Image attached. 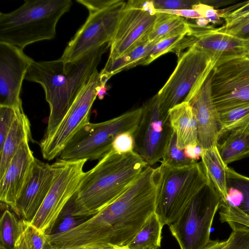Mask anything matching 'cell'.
<instances>
[{
	"label": "cell",
	"instance_id": "cell-1",
	"mask_svg": "<svg viewBox=\"0 0 249 249\" xmlns=\"http://www.w3.org/2000/svg\"><path fill=\"white\" fill-rule=\"evenodd\" d=\"M158 167L147 166L113 202L87 221L58 234L63 249H94L110 244L126 247L155 212Z\"/></svg>",
	"mask_w": 249,
	"mask_h": 249
},
{
	"label": "cell",
	"instance_id": "cell-2",
	"mask_svg": "<svg viewBox=\"0 0 249 249\" xmlns=\"http://www.w3.org/2000/svg\"><path fill=\"white\" fill-rule=\"evenodd\" d=\"M148 166L134 151H110L86 172L63 211L74 217L93 216L116 200Z\"/></svg>",
	"mask_w": 249,
	"mask_h": 249
},
{
	"label": "cell",
	"instance_id": "cell-3",
	"mask_svg": "<svg viewBox=\"0 0 249 249\" xmlns=\"http://www.w3.org/2000/svg\"><path fill=\"white\" fill-rule=\"evenodd\" d=\"M109 47L110 44H106L72 62L64 63L59 59L33 61L25 79L43 87L50 107L43 139L49 138L60 124L82 87L97 71L102 55Z\"/></svg>",
	"mask_w": 249,
	"mask_h": 249
},
{
	"label": "cell",
	"instance_id": "cell-4",
	"mask_svg": "<svg viewBox=\"0 0 249 249\" xmlns=\"http://www.w3.org/2000/svg\"><path fill=\"white\" fill-rule=\"evenodd\" d=\"M71 0H27L8 13H0V42L23 50L41 40L53 39L60 18L70 9Z\"/></svg>",
	"mask_w": 249,
	"mask_h": 249
},
{
	"label": "cell",
	"instance_id": "cell-5",
	"mask_svg": "<svg viewBox=\"0 0 249 249\" xmlns=\"http://www.w3.org/2000/svg\"><path fill=\"white\" fill-rule=\"evenodd\" d=\"M158 167L160 175L155 213L163 226H169L178 219L209 179L201 162L180 168L161 163Z\"/></svg>",
	"mask_w": 249,
	"mask_h": 249
},
{
	"label": "cell",
	"instance_id": "cell-6",
	"mask_svg": "<svg viewBox=\"0 0 249 249\" xmlns=\"http://www.w3.org/2000/svg\"><path fill=\"white\" fill-rule=\"evenodd\" d=\"M142 113V107L98 123L85 124L61 151L64 160L101 159L112 150L116 137L124 132L135 133Z\"/></svg>",
	"mask_w": 249,
	"mask_h": 249
},
{
	"label": "cell",
	"instance_id": "cell-7",
	"mask_svg": "<svg viewBox=\"0 0 249 249\" xmlns=\"http://www.w3.org/2000/svg\"><path fill=\"white\" fill-rule=\"evenodd\" d=\"M218 60L195 46L179 54L175 69L157 93L161 109L168 112L178 104L189 102L198 92Z\"/></svg>",
	"mask_w": 249,
	"mask_h": 249
},
{
	"label": "cell",
	"instance_id": "cell-8",
	"mask_svg": "<svg viewBox=\"0 0 249 249\" xmlns=\"http://www.w3.org/2000/svg\"><path fill=\"white\" fill-rule=\"evenodd\" d=\"M221 196L209 180L169 226L180 249H204L210 242V230L219 210Z\"/></svg>",
	"mask_w": 249,
	"mask_h": 249
},
{
	"label": "cell",
	"instance_id": "cell-9",
	"mask_svg": "<svg viewBox=\"0 0 249 249\" xmlns=\"http://www.w3.org/2000/svg\"><path fill=\"white\" fill-rule=\"evenodd\" d=\"M87 160L58 159L52 165L54 175L52 185L41 207L30 223L49 235L67 203L77 191L85 174Z\"/></svg>",
	"mask_w": 249,
	"mask_h": 249
},
{
	"label": "cell",
	"instance_id": "cell-10",
	"mask_svg": "<svg viewBox=\"0 0 249 249\" xmlns=\"http://www.w3.org/2000/svg\"><path fill=\"white\" fill-rule=\"evenodd\" d=\"M214 103L221 112L249 102V56L241 54L220 57L212 71Z\"/></svg>",
	"mask_w": 249,
	"mask_h": 249
},
{
	"label": "cell",
	"instance_id": "cell-11",
	"mask_svg": "<svg viewBox=\"0 0 249 249\" xmlns=\"http://www.w3.org/2000/svg\"><path fill=\"white\" fill-rule=\"evenodd\" d=\"M125 3L121 0H107L98 10L89 12L86 21L59 59L64 63L72 62L94 49L110 44Z\"/></svg>",
	"mask_w": 249,
	"mask_h": 249
},
{
	"label": "cell",
	"instance_id": "cell-12",
	"mask_svg": "<svg viewBox=\"0 0 249 249\" xmlns=\"http://www.w3.org/2000/svg\"><path fill=\"white\" fill-rule=\"evenodd\" d=\"M100 72L96 71L81 89L67 113L48 139H42L40 147L43 158L51 160L59 156L72 137L89 122L92 105L103 86Z\"/></svg>",
	"mask_w": 249,
	"mask_h": 249
},
{
	"label": "cell",
	"instance_id": "cell-13",
	"mask_svg": "<svg viewBox=\"0 0 249 249\" xmlns=\"http://www.w3.org/2000/svg\"><path fill=\"white\" fill-rule=\"evenodd\" d=\"M134 133V151L149 166L162 159L174 134L168 112L163 111L157 94L145 101Z\"/></svg>",
	"mask_w": 249,
	"mask_h": 249
},
{
	"label": "cell",
	"instance_id": "cell-14",
	"mask_svg": "<svg viewBox=\"0 0 249 249\" xmlns=\"http://www.w3.org/2000/svg\"><path fill=\"white\" fill-rule=\"evenodd\" d=\"M156 17L157 11L153 0H130L125 2L110 43L107 62L124 55L139 43L148 39Z\"/></svg>",
	"mask_w": 249,
	"mask_h": 249
},
{
	"label": "cell",
	"instance_id": "cell-15",
	"mask_svg": "<svg viewBox=\"0 0 249 249\" xmlns=\"http://www.w3.org/2000/svg\"><path fill=\"white\" fill-rule=\"evenodd\" d=\"M33 61L23 50L0 42V106L22 108L20 90Z\"/></svg>",
	"mask_w": 249,
	"mask_h": 249
},
{
	"label": "cell",
	"instance_id": "cell-16",
	"mask_svg": "<svg viewBox=\"0 0 249 249\" xmlns=\"http://www.w3.org/2000/svg\"><path fill=\"white\" fill-rule=\"evenodd\" d=\"M53 175L52 164L43 162L35 158L16 202L17 215L31 222L52 185Z\"/></svg>",
	"mask_w": 249,
	"mask_h": 249
},
{
	"label": "cell",
	"instance_id": "cell-17",
	"mask_svg": "<svg viewBox=\"0 0 249 249\" xmlns=\"http://www.w3.org/2000/svg\"><path fill=\"white\" fill-rule=\"evenodd\" d=\"M212 71L198 92L188 102L196 116L198 141L203 149L217 145L220 130V112L214 103Z\"/></svg>",
	"mask_w": 249,
	"mask_h": 249
},
{
	"label": "cell",
	"instance_id": "cell-18",
	"mask_svg": "<svg viewBox=\"0 0 249 249\" xmlns=\"http://www.w3.org/2000/svg\"><path fill=\"white\" fill-rule=\"evenodd\" d=\"M29 141L26 140L22 142L0 178V200L17 215L16 202L35 159L29 145Z\"/></svg>",
	"mask_w": 249,
	"mask_h": 249
},
{
	"label": "cell",
	"instance_id": "cell-19",
	"mask_svg": "<svg viewBox=\"0 0 249 249\" xmlns=\"http://www.w3.org/2000/svg\"><path fill=\"white\" fill-rule=\"evenodd\" d=\"M190 35L195 38L193 46L213 58L241 53L245 38L220 33L211 26L200 27L189 23Z\"/></svg>",
	"mask_w": 249,
	"mask_h": 249
},
{
	"label": "cell",
	"instance_id": "cell-20",
	"mask_svg": "<svg viewBox=\"0 0 249 249\" xmlns=\"http://www.w3.org/2000/svg\"><path fill=\"white\" fill-rule=\"evenodd\" d=\"M168 114L178 147L184 149L189 144L199 143L196 116L188 102L174 107Z\"/></svg>",
	"mask_w": 249,
	"mask_h": 249
},
{
	"label": "cell",
	"instance_id": "cell-21",
	"mask_svg": "<svg viewBox=\"0 0 249 249\" xmlns=\"http://www.w3.org/2000/svg\"><path fill=\"white\" fill-rule=\"evenodd\" d=\"M31 139L30 121L23 109H19L0 150V178L5 173L22 142L26 140Z\"/></svg>",
	"mask_w": 249,
	"mask_h": 249
},
{
	"label": "cell",
	"instance_id": "cell-22",
	"mask_svg": "<svg viewBox=\"0 0 249 249\" xmlns=\"http://www.w3.org/2000/svg\"><path fill=\"white\" fill-rule=\"evenodd\" d=\"M217 146L227 165L249 156V121L224 134Z\"/></svg>",
	"mask_w": 249,
	"mask_h": 249
},
{
	"label": "cell",
	"instance_id": "cell-23",
	"mask_svg": "<svg viewBox=\"0 0 249 249\" xmlns=\"http://www.w3.org/2000/svg\"><path fill=\"white\" fill-rule=\"evenodd\" d=\"M200 158L203 168L209 180L221 198L226 199L228 166L222 160L217 145L203 149Z\"/></svg>",
	"mask_w": 249,
	"mask_h": 249
},
{
	"label": "cell",
	"instance_id": "cell-24",
	"mask_svg": "<svg viewBox=\"0 0 249 249\" xmlns=\"http://www.w3.org/2000/svg\"><path fill=\"white\" fill-rule=\"evenodd\" d=\"M190 28L184 18L157 12L153 28L148 36L150 42L158 43L171 36L190 33Z\"/></svg>",
	"mask_w": 249,
	"mask_h": 249
},
{
	"label": "cell",
	"instance_id": "cell-25",
	"mask_svg": "<svg viewBox=\"0 0 249 249\" xmlns=\"http://www.w3.org/2000/svg\"><path fill=\"white\" fill-rule=\"evenodd\" d=\"M156 44L155 42H149L148 39L145 40L124 55L112 61L107 62L105 67L100 72L102 82L106 83L113 75L134 67L136 63L150 51Z\"/></svg>",
	"mask_w": 249,
	"mask_h": 249
},
{
	"label": "cell",
	"instance_id": "cell-26",
	"mask_svg": "<svg viewBox=\"0 0 249 249\" xmlns=\"http://www.w3.org/2000/svg\"><path fill=\"white\" fill-rule=\"evenodd\" d=\"M163 226L153 213L126 247V249H155L161 246Z\"/></svg>",
	"mask_w": 249,
	"mask_h": 249
},
{
	"label": "cell",
	"instance_id": "cell-27",
	"mask_svg": "<svg viewBox=\"0 0 249 249\" xmlns=\"http://www.w3.org/2000/svg\"><path fill=\"white\" fill-rule=\"evenodd\" d=\"M194 37L187 34L170 37L163 39L155 45L135 65H147L160 56L169 52H178L184 49L192 47L195 43Z\"/></svg>",
	"mask_w": 249,
	"mask_h": 249
},
{
	"label": "cell",
	"instance_id": "cell-28",
	"mask_svg": "<svg viewBox=\"0 0 249 249\" xmlns=\"http://www.w3.org/2000/svg\"><path fill=\"white\" fill-rule=\"evenodd\" d=\"M15 213L6 210L0 220V246L14 249L15 243L25 227L26 220L19 219Z\"/></svg>",
	"mask_w": 249,
	"mask_h": 249
},
{
	"label": "cell",
	"instance_id": "cell-29",
	"mask_svg": "<svg viewBox=\"0 0 249 249\" xmlns=\"http://www.w3.org/2000/svg\"><path fill=\"white\" fill-rule=\"evenodd\" d=\"M14 249H48L47 234L26 221Z\"/></svg>",
	"mask_w": 249,
	"mask_h": 249
},
{
	"label": "cell",
	"instance_id": "cell-30",
	"mask_svg": "<svg viewBox=\"0 0 249 249\" xmlns=\"http://www.w3.org/2000/svg\"><path fill=\"white\" fill-rule=\"evenodd\" d=\"M249 121V102L234 109L220 113L219 139L225 133Z\"/></svg>",
	"mask_w": 249,
	"mask_h": 249
},
{
	"label": "cell",
	"instance_id": "cell-31",
	"mask_svg": "<svg viewBox=\"0 0 249 249\" xmlns=\"http://www.w3.org/2000/svg\"><path fill=\"white\" fill-rule=\"evenodd\" d=\"M197 162L188 158L184 149L178 147L176 136L174 133L165 151L161 163L169 167L180 168L192 165Z\"/></svg>",
	"mask_w": 249,
	"mask_h": 249
},
{
	"label": "cell",
	"instance_id": "cell-32",
	"mask_svg": "<svg viewBox=\"0 0 249 249\" xmlns=\"http://www.w3.org/2000/svg\"><path fill=\"white\" fill-rule=\"evenodd\" d=\"M227 178L228 186L235 188L242 193L243 199L238 207L249 216V177L239 174L228 166Z\"/></svg>",
	"mask_w": 249,
	"mask_h": 249
},
{
	"label": "cell",
	"instance_id": "cell-33",
	"mask_svg": "<svg viewBox=\"0 0 249 249\" xmlns=\"http://www.w3.org/2000/svg\"><path fill=\"white\" fill-rule=\"evenodd\" d=\"M219 213L222 223L234 222L249 228V216L227 199L221 198Z\"/></svg>",
	"mask_w": 249,
	"mask_h": 249
},
{
	"label": "cell",
	"instance_id": "cell-34",
	"mask_svg": "<svg viewBox=\"0 0 249 249\" xmlns=\"http://www.w3.org/2000/svg\"><path fill=\"white\" fill-rule=\"evenodd\" d=\"M227 223L232 231L224 249H249V228L234 222Z\"/></svg>",
	"mask_w": 249,
	"mask_h": 249
},
{
	"label": "cell",
	"instance_id": "cell-35",
	"mask_svg": "<svg viewBox=\"0 0 249 249\" xmlns=\"http://www.w3.org/2000/svg\"><path fill=\"white\" fill-rule=\"evenodd\" d=\"M22 108L0 106V150L14 121L18 111Z\"/></svg>",
	"mask_w": 249,
	"mask_h": 249
},
{
	"label": "cell",
	"instance_id": "cell-36",
	"mask_svg": "<svg viewBox=\"0 0 249 249\" xmlns=\"http://www.w3.org/2000/svg\"><path fill=\"white\" fill-rule=\"evenodd\" d=\"M225 20V24L222 28L227 29L232 27L238 23L249 19V0L245 1L239 7L220 16Z\"/></svg>",
	"mask_w": 249,
	"mask_h": 249
},
{
	"label": "cell",
	"instance_id": "cell-37",
	"mask_svg": "<svg viewBox=\"0 0 249 249\" xmlns=\"http://www.w3.org/2000/svg\"><path fill=\"white\" fill-rule=\"evenodd\" d=\"M134 134L131 132H124L117 135L113 142L112 149L121 154L134 151Z\"/></svg>",
	"mask_w": 249,
	"mask_h": 249
},
{
	"label": "cell",
	"instance_id": "cell-38",
	"mask_svg": "<svg viewBox=\"0 0 249 249\" xmlns=\"http://www.w3.org/2000/svg\"><path fill=\"white\" fill-rule=\"evenodd\" d=\"M156 10H181L192 9L198 1L185 0H153Z\"/></svg>",
	"mask_w": 249,
	"mask_h": 249
},
{
	"label": "cell",
	"instance_id": "cell-39",
	"mask_svg": "<svg viewBox=\"0 0 249 249\" xmlns=\"http://www.w3.org/2000/svg\"><path fill=\"white\" fill-rule=\"evenodd\" d=\"M192 9L198 13L201 17L208 19L213 24H217L222 21L219 17L217 10L214 8L213 6L199 2L193 5Z\"/></svg>",
	"mask_w": 249,
	"mask_h": 249
},
{
	"label": "cell",
	"instance_id": "cell-40",
	"mask_svg": "<svg viewBox=\"0 0 249 249\" xmlns=\"http://www.w3.org/2000/svg\"><path fill=\"white\" fill-rule=\"evenodd\" d=\"M220 33L228 34L241 38L249 37V19L244 20L229 28H216Z\"/></svg>",
	"mask_w": 249,
	"mask_h": 249
},
{
	"label": "cell",
	"instance_id": "cell-41",
	"mask_svg": "<svg viewBox=\"0 0 249 249\" xmlns=\"http://www.w3.org/2000/svg\"><path fill=\"white\" fill-rule=\"evenodd\" d=\"M156 11L158 12L171 14L182 18H189L196 19L201 17L198 13L192 9L181 10H156Z\"/></svg>",
	"mask_w": 249,
	"mask_h": 249
},
{
	"label": "cell",
	"instance_id": "cell-42",
	"mask_svg": "<svg viewBox=\"0 0 249 249\" xmlns=\"http://www.w3.org/2000/svg\"><path fill=\"white\" fill-rule=\"evenodd\" d=\"M202 150L203 149L198 143L189 144L184 148L186 156L196 161L201 158Z\"/></svg>",
	"mask_w": 249,
	"mask_h": 249
},
{
	"label": "cell",
	"instance_id": "cell-43",
	"mask_svg": "<svg viewBox=\"0 0 249 249\" xmlns=\"http://www.w3.org/2000/svg\"><path fill=\"white\" fill-rule=\"evenodd\" d=\"M227 196L226 199L231 204L238 206L243 199V195L238 189L228 186Z\"/></svg>",
	"mask_w": 249,
	"mask_h": 249
},
{
	"label": "cell",
	"instance_id": "cell-44",
	"mask_svg": "<svg viewBox=\"0 0 249 249\" xmlns=\"http://www.w3.org/2000/svg\"><path fill=\"white\" fill-rule=\"evenodd\" d=\"M227 244L225 241L211 240L204 249H224Z\"/></svg>",
	"mask_w": 249,
	"mask_h": 249
},
{
	"label": "cell",
	"instance_id": "cell-45",
	"mask_svg": "<svg viewBox=\"0 0 249 249\" xmlns=\"http://www.w3.org/2000/svg\"><path fill=\"white\" fill-rule=\"evenodd\" d=\"M196 25L200 27H205L207 26L210 23L209 20L204 17H200L196 19Z\"/></svg>",
	"mask_w": 249,
	"mask_h": 249
},
{
	"label": "cell",
	"instance_id": "cell-46",
	"mask_svg": "<svg viewBox=\"0 0 249 249\" xmlns=\"http://www.w3.org/2000/svg\"><path fill=\"white\" fill-rule=\"evenodd\" d=\"M240 54L249 56V37L245 38L244 48L241 53Z\"/></svg>",
	"mask_w": 249,
	"mask_h": 249
},
{
	"label": "cell",
	"instance_id": "cell-47",
	"mask_svg": "<svg viewBox=\"0 0 249 249\" xmlns=\"http://www.w3.org/2000/svg\"><path fill=\"white\" fill-rule=\"evenodd\" d=\"M94 249H126V247H121L113 245L108 244Z\"/></svg>",
	"mask_w": 249,
	"mask_h": 249
},
{
	"label": "cell",
	"instance_id": "cell-48",
	"mask_svg": "<svg viewBox=\"0 0 249 249\" xmlns=\"http://www.w3.org/2000/svg\"><path fill=\"white\" fill-rule=\"evenodd\" d=\"M0 249H6L1 246H0Z\"/></svg>",
	"mask_w": 249,
	"mask_h": 249
},
{
	"label": "cell",
	"instance_id": "cell-49",
	"mask_svg": "<svg viewBox=\"0 0 249 249\" xmlns=\"http://www.w3.org/2000/svg\"><path fill=\"white\" fill-rule=\"evenodd\" d=\"M155 249H159V248Z\"/></svg>",
	"mask_w": 249,
	"mask_h": 249
}]
</instances>
